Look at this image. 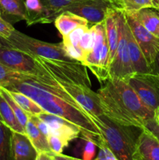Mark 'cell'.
<instances>
[{
  "label": "cell",
  "instance_id": "obj_42",
  "mask_svg": "<svg viewBox=\"0 0 159 160\" xmlns=\"http://www.w3.org/2000/svg\"><path fill=\"white\" fill-rule=\"evenodd\" d=\"M154 5H155V9H158L159 8V0H153Z\"/></svg>",
  "mask_w": 159,
  "mask_h": 160
},
{
  "label": "cell",
  "instance_id": "obj_2",
  "mask_svg": "<svg viewBox=\"0 0 159 160\" xmlns=\"http://www.w3.org/2000/svg\"><path fill=\"white\" fill-rule=\"evenodd\" d=\"M97 91L105 117L117 124L143 129L155 119V112L146 106L135 91L123 80L109 78Z\"/></svg>",
  "mask_w": 159,
  "mask_h": 160
},
{
  "label": "cell",
  "instance_id": "obj_43",
  "mask_svg": "<svg viewBox=\"0 0 159 160\" xmlns=\"http://www.w3.org/2000/svg\"><path fill=\"white\" fill-rule=\"evenodd\" d=\"M158 116H159V106H158V108H157V109H156V111H155V117H158Z\"/></svg>",
  "mask_w": 159,
  "mask_h": 160
},
{
  "label": "cell",
  "instance_id": "obj_26",
  "mask_svg": "<svg viewBox=\"0 0 159 160\" xmlns=\"http://www.w3.org/2000/svg\"><path fill=\"white\" fill-rule=\"evenodd\" d=\"M12 135V131L0 119V160H14Z\"/></svg>",
  "mask_w": 159,
  "mask_h": 160
},
{
  "label": "cell",
  "instance_id": "obj_16",
  "mask_svg": "<svg viewBox=\"0 0 159 160\" xmlns=\"http://www.w3.org/2000/svg\"><path fill=\"white\" fill-rule=\"evenodd\" d=\"M136 156L139 160H159V140L146 129L137 137Z\"/></svg>",
  "mask_w": 159,
  "mask_h": 160
},
{
  "label": "cell",
  "instance_id": "obj_28",
  "mask_svg": "<svg viewBox=\"0 0 159 160\" xmlns=\"http://www.w3.org/2000/svg\"><path fill=\"white\" fill-rule=\"evenodd\" d=\"M0 92L2 94L4 98H6L7 102L9 104L10 107L12 108L14 114H15L17 120H18L19 123L21 124V126L23 127L25 130V127H26V123H27L28 120H29V116H28L27 114L20 107V106L14 101L13 98L11 97V95H9V92H7L6 89L3 88H0Z\"/></svg>",
  "mask_w": 159,
  "mask_h": 160
},
{
  "label": "cell",
  "instance_id": "obj_9",
  "mask_svg": "<svg viewBox=\"0 0 159 160\" xmlns=\"http://www.w3.org/2000/svg\"><path fill=\"white\" fill-rule=\"evenodd\" d=\"M134 74L129 58L125 31V12H119V40L115 57L110 64V78L126 80Z\"/></svg>",
  "mask_w": 159,
  "mask_h": 160
},
{
  "label": "cell",
  "instance_id": "obj_45",
  "mask_svg": "<svg viewBox=\"0 0 159 160\" xmlns=\"http://www.w3.org/2000/svg\"><path fill=\"white\" fill-rule=\"evenodd\" d=\"M73 160H83V159H77V158H73Z\"/></svg>",
  "mask_w": 159,
  "mask_h": 160
},
{
  "label": "cell",
  "instance_id": "obj_32",
  "mask_svg": "<svg viewBox=\"0 0 159 160\" xmlns=\"http://www.w3.org/2000/svg\"><path fill=\"white\" fill-rule=\"evenodd\" d=\"M47 139H48V145H49L51 152L53 153H55V154L62 153L64 148H66L69 144H70V142L64 140L62 138L59 137V136L53 135V134H50L47 138Z\"/></svg>",
  "mask_w": 159,
  "mask_h": 160
},
{
  "label": "cell",
  "instance_id": "obj_40",
  "mask_svg": "<svg viewBox=\"0 0 159 160\" xmlns=\"http://www.w3.org/2000/svg\"><path fill=\"white\" fill-rule=\"evenodd\" d=\"M36 160H53L50 154L46 152H40L38 153L37 159Z\"/></svg>",
  "mask_w": 159,
  "mask_h": 160
},
{
  "label": "cell",
  "instance_id": "obj_38",
  "mask_svg": "<svg viewBox=\"0 0 159 160\" xmlns=\"http://www.w3.org/2000/svg\"><path fill=\"white\" fill-rule=\"evenodd\" d=\"M55 160H73V157H70V156H67L63 155L62 153L61 154H55V153H48Z\"/></svg>",
  "mask_w": 159,
  "mask_h": 160
},
{
  "label": "cell",
  "instance_id": "obj_46",
  "mask_svg": "<svg viewBox=\"0 0 159 160\" xmlns=\"http://www.w3.org/2000/svg\"><path fill=\"white\" fill-rule=\"evenodd\" d=\"M2 15V12H1V9H0V16Z\"/></svg>",
  "mask_w": 159,
  "mask_h": 160
},
{
  "label": "cell",
  "instance_id": "obj_31",
  "mask_svg": "<svg viewBox=\"0 0 159 160\" xmlns=\"http://www.w3.org/2000/svg\"><path fill=\"white\" fill-rule=\"evenodd\" d=\"M88 28V26H81L76 28L73 31H71L68 35L62 38V43L78 47L81 38Z\"/></svg>",
  "mask_w": 159,
  "mask_h": 160
},
{
  "label": "cell",
  "instance_id": "obj_39",
  "mask_svg": "<svg viewBox=\"0 0 159 160\" xmlns=\"http://www.w3.org/2000/svg\"><path fill=\"white\" fill-rule=\"evenodd\" d=\"M153 72L155 73L159 78V52H157V56H156L155 62H154V67H153Z\"/></svg>",
  "mask_w": 159,
  "mask_h": 160
},
{
  "label": "cell",
  "instance_id": "obj_48",
  "mask_svg": "<svg viewBox=\"0 0 159 160\" xmlns=\"http://www.w3.org/2000/svg\"><path fill=\"white\" fill-rule=\"evenodd\" d=\"M157 9V10H158V12H159V8H158V9Z\"/></svg>",
  "mask_w": 159,
  "mask_h": 160
},
{
  "label": "cell",
  "instance_id": "obj_29",
  "mask_svg": "<svg viewBox=\"0 0 159 160\" xmlns=\"http://www.w3.org/2000/svg\"><path fill=\"white\" fill-rule=\"evenodd\" d=\"M122 9L126 12H136L145 8H155L153 0H119Z\"/></svg>",
  "mask_w": 159,
  "mask_h": 160
},
{
  "label": "cell",
  "instance_id": "obj_7",
  "mask_svg": "<svg viewBox=\"0 0 159 160\" xmlns=\"http://www.w3.org/2000/svg\"><path fill=\"white\" fill-rule=\"evenodd\" d=\"M57 81L72 82L91 87L87 67L80 62L53 60L37 56H33Z\"/></svg>",
  "mask_w": 159,
  "mask_h": 160
},
{
  "label": "cell",
  "instance_id": "obj_3",
  "mask_svg": "<svg viewBox=\"0 0 159 160\" xmlns=\"http://www.w3.org/2000/svg\"><path fill=\"white\" fill-rule=\"evenodd\" d=\"M99 128L104 144L118 160H137L136 156V135L130 128L117 124L104 115L91 117Z\"/></svg>",
  "mask_w": 159,
  "mask_h": 160
},
{
  "label": "cell",
  "instance_id": "obj_25",
  "mask_svg": "<svg viewBox=\"0 0 159 160\" xmlns=\"http://www.w3.org/2000/svg\"><path fill=\"white\" fill-rule=\"evenodd\" d=\"M6 89V88H5ZM9 95H11L14 101L20 106V107L27 114L29 117L31 116H38L40 114L45 112L41 107L37 103H36L34 100L24 94L20 92H15V91H9Z\"/></svg>",
  "mask_w": 159,
  "mask_h": 160
},
{
  "label": "cell",
  "instance_id": "obj_22",
  "mask_svg": "<svg viewBox=\"0 0 159 160\" xmlns=\"http://www.w3.org/2000/svg\"><path fill=\"white\" fill-rule=\"evenodd\" d=\"M25 133L37 152H52L48 145L47 137L41 132L38 128L31 120L30 117L25 127Z\"/></svg>",
  "mask_w": 159,
  "mask_h": 160
},
{
  "label": "cell",
  "instance_id": "obj_8",
  "mask_svg": "<svg viewBox=\"0 0 159 160\" xmlns=\"http://www.w3.org/2000/svg\"><path fill=\"white\" fill-rule=\"evenodd\" d=\"M123 81L132 88L147 107L155 112L159 106V78L155 73H134Z\"/></svg>",
  "mask_w": 159,
  "mask_h": 160
},
{
  "label": "cell",
  "instance_id": "obj_23",
  "mask_svg": "<svg viewBox=\"0 0 159 160\" xmlns=\"http://www.w3.org/2000/svg\"><path fill=\"white\" fill-rule=\"evenodd\" d=\"M0 119L12 131L26 134L24 128L19 123L12 108L10 107L1 92H0Z\"/></svg>",
  "mask_w": 159,
  "mask_h": 160
},
{
  "label": "cell",
  "instance_id": "obj_12",
  "mask_svg": "<svg viewBox=\"0 0 159 160\" xmlns=\"http://www.w3.org/2000/svg\"><path fill=\"white\" fill-rule=\"evenodd\" d=\"M112 7L118 6L102 0H90L72 5L64 11H70L76 14L87 20L89 23H93L94 25L104 21L108 11Z\"/></svg>",
  "mask_w": 159,
  "mask_h": 160
},
{
  "label": "cell",
  "instance_id": "obj_34",
  "mask_svg": "<svg viewBox=\"0 0 159 160\" xmlns=\"http://www.w3.org/2000/svg\"><path fill=\"white\" fill-rule=\"evenodd\" d=\"M15 28L12 27V23L5 20L0 16V37L4 40H8L13 33Z\"/></svg>",
  "mask_w": 159,
  "mask_h": 160
},
{
  "label": "cell",
  "instance_id": "obj_14",
  "mask_svg": "<svg viewBox=\"0 0 159 160\" xmlns=\"http://www.w3.org/2000/svg\"><path fill=\"white\" fill-rule=\"evenodd\" d=\"M125 31H126L128 51H129V58H130L134 73L136 74H147V73H152V67L148 64L143 52L140 49L137 41L134 38L129 28V25L126 22V17H125Z\"/></svg>",
  "mask_w": 159,
  "mask_h": 160
},
{
  "label": "cell",
  "instance_id": "obj_27",
  "mask_svg": "<svg viewBox=\"0 0 159 160\" xmlns=\"http://www.w3.org/2000/svg\"><path fill=\"white\" fill-rule=\"evenodd\" d=\"M23 76V73L16 71L0 62V88H6L9 84L20 81Z\"/></svg>",
  "mask_w": 159,
  "mask_h": 160
},
{
  "label": "cell",
  "instance_id": "obj_19",
  "mask_svg": "<svg viewBox=\"0 0 159 160\" xmlns=\"http://www.w3.org/2000/svg\"><path fill=\"white\" fill-rule=\"evenodd\" d=\"M53 22L62 38L68 35L71 31L79 27L88 26L89 24L87 20L70 11L60 12Z\"/></svg>",
  "mask_w": 159,
  "mask_h": 160
},
{
  "label": "cell",
  "instance_id": "obj_5",
  "mask_svg": "<svg viewBox=\"0 0 159 160\" xmlns=\"http://www.w3.org/2000/svg\"><path fill=\"white\" fill-rule=\"evenodd\" d=\"M0 62L23 74L37 77L39 81L48 85L59 84L34 56L16 48L0 47Z\"/></svg>",
  "mask_w": 159,
  "mask_h": 160
},
{
  "label": "cell",
  "instance_id": "obj_11",
  "mask_svg": "<svg viewBox=\"0 0 159 160\" xmlns=\"http://www.w3.org/2000/svg\"><path fill=\"white\" fill-rule=\"evenodd\" d=\"M58 83L90 117L104 115L97 93L92 90L91 87L72 82L58 81Z\"/></svg>",
  "mask_w": 159,
  "mask_h": 160
},
{
  "label": "cell",
  "instance_id": "obj_15",
  "mask_svg": "<svg viewBox=\"0 0 159 160\" xmlns=\"http://www.w3.org/2000/svg\"><path fill=\"white\" fill-rule=\"evenodd\" d=\"M121 9V8L118 7L110 8L104 20L110 64L115 57L119 40V12Z\"/></svg>",
  "mask_w": 159,
  "mask_h": 160
},
{
  "label": "cell",
  "instance_id": "obj_35",
  "mask_svg": "<svg viewBox=\"0 0 159 160\" xmlns=\"http://www.w3.org/2000/svg\"><path fill=\"white\" fill-rule=\"evenodd\" d=\"M85 145L83 149V160H93L96 153L97 145L89 139H84Z\"/></svg>",
  "mask_w": 159,
  "mask_h": 160
},
{
  "label": "cell",
  "instance_id": "obj_10",
  "mask_svg": "<svg viewBox=\"0 0 159 160\" xmlns=\"http://www.w3.org/2000/svg\"><path fill=\"white\" fill-rule=\"evenodd\" d=\"M125 17L134 38L143 52L148 64L153 69L156 56L159 52V39L150 33L132 12H125Z\"/></svg>",
  "mask_w": 159,
  "mask_h": 160
},
{
  "label": "cell",
  "instance_id": "obj_4",
  "mask_svg": "<svg viewBox=\"0 0 159 160\" xmlns=\"http://www.w3.org/2000/svg\"><path fill=\"white\" fill-rule=\"evenodd\" d=\"M6 42L10 48L18 49L31 56H41L53 60L77 62L66 54L62 42L50 43L43 42L30 37L16 29Z\"/></svg>",
  "mask_w": 159,
  "mask_h": 160
},
{
  "label": "cell",
  "instance_id": "obj_21",
  "mask_svg": "<svg viewBox=\"0 0 159 160\" xmlns=\"http://www.w3.org/2000/svg\"><path fill=\"white\" fill-rule=\"evenodd\" d=\"M150 33L159 39V12L155 8H145L132 12Z\"/></svg>",
  "mask_w": 159,
  "mask_h": 160
},
{
  "label": "cell",
  "instance_id": "obj_13",
  "mask_svg": "<svg viewBox=\"0 0 159 160\" xmlns=\"http://www.w3.org/2000/svg\"><path fill=\"white\" fill-rule=\"evenodd\" d=\"M37 117L49 127L51 131L50 134L59 136L68 142L78 138L81 134L78 127L62 117L45 112Z\"/></svg>",
  "mask_w": 159,
  "mask_h": 160
},
{
  "label": "cell",
  "instance_id": "obj_44",
  "mask_svg": "<svg viewBox=\"0 0 159 160\" xmlns=\"http://www.w3.org/2000/svg\"><path fill=\"white\" fill-rule=\"evenodd\" d=\"M155 120H156V121L158 122V123H159V116H158V117H155Z\"/></svg>",
  "mask_w": 159,
  "mask_h": 160
},
{
  "label": "cell",
  "instance_id": "obj_6",
  "mask_svg": "<svg viewBox=\"0 0 159 160\" xmlns=\"http://www.w3.org/2000/svg\"><path fill=\"white\" fill-rule=\"evenodd\" d=\"M94 28L96 34L94 46L86 56L83 64L100 82H105L110 78V59L104 21L94 24Z\"/></svg>",
  "mask_w": 159,
  "mask_h": 160
},
{
  "label": "cell",
  "instance_id": "obj_18",
  "mask_svg": "<svg viewBox=\"0 0 159 160\" xmlns=\"http://www.w3.org/2000/svg\"><path fill=\"white\" fill-rule=\"evenodd\" d=\"M41 1L45 9V15H46L45 23H49L54 21L55 17L60 12H63L69 6L76 3L90 1V0H41ZM102 1L108 2L122 9L119 0H102Z\"/></svg>",
  "mask_w": 159,
  "mask_h": 160
},
{
  "label": "cell",
  "instance_id": "obj_20",
  "mask_svg": "<svg viewBox=\"0 0 159 160\" xmlns=\"http://www.w3.org/2000/svg\"><path fill=\"white\" fill-rule=\"evenodd\" d=\"M0 9L5 20L10 23L26 20L24 0H0Z\"/></svg>",
  "mask_w": 159,
  "mask_h": 160
},
{
  "label": "cell",
  "instance_id": "obj_37",
  "mask_svg": "<svg viewBox=\"0 0 159 160\" xmlns=\"http://www.w3.org/2000/svg\"><path fill=\"white\" fill-rule=\"evenodd\" d=\"M143 129H146L153 134L157 140H159V123L154 120H151L146 123Z\"/></svg>",
  "mask_w": 159,
  "mask_h": 160
},
{
  "label": "cell",
  "instance_id": "obj_41",
  "mask_svg": "<svg viewBox=\"0 0 159 160\" xmlns=\"http://www.w3.org/2000/svg\"><path fill=\"white\" fill-rule=\"evenodd\" d=\"M0 47H9V48H10L6 41L1 37H0Z\"/></svg>",
  "mask_w": 159,
  "mask_h": 160
},
{
  "label": "cell",
  "instance_id": "obj_17",
  "mask_svg": "<svg viewBox=\"0 0 159 160\" xmlns=\"http://www.w3.org/2000/svg\"><path fill=\"white\" fill-rule=\"evenodd\" d=\"M12 146L14 160H36L38 152L26 134L13 132Z\"/></svg>",
  "mask_w": 159,
  "mask_h": 160
},
{
  "label": "cell",
  "instance_id": "obj_33",
  "mask_svg": "<svg viewBox=\"0 0 159 160\" xmlns=\"http://www.w3.org/2000/svg\"><path fill=\"white\" fill-rule=\"evenodd\" d=\"M63 46L66 54L71 59L81 62L82 64L84 63V61L85 59V55L83 52L82 50L80 48L79 46H73V45H69V44H63Z\"/></svg>",
  "mask_w": 159,
  "mask_h": 160
},
{
  "label": "cell",
  "instance_id": "obj_47",
  "mask_svg": "<svg viewBox=\"0 0 159 160\" xmlns=\"http://www.w3.org/2000/svg\"><path fill=\"white\" fill-rule=\"evenodd\" d=\"M50 156H51V155H50ZM51 158H52V157H51ZM52 159H53V160H55L54 159H53V158H52Z\"/></svg>",
  "mask_w": 159,
  "mask_h": 160
},
{
  "label": "cell",
  "instance_id": "obj_1",
  "mask_svg": "<svg viewBox=\"0 0 159 160\" xmlns=\"http://www.w3.org/2000/svg\"><path fill=\"white\" fill-rule=\"evenodd\" d=\"M3 88L20 92L27 95L37 103L45 112L62 117L76 125L80 130L84 139L91 140L97 147L103 143L101 131L90 116L74 101L59 84L56 86L48 85L39 81L37 77L23 74L20 81Z\"/></svg>",
  "mask_w": 159,
  "mask_h": 160
},
{
  "label": "cell",
  "instance_id": "obj_24",
  "mask_svg": "<svg viewBox=\"0 0 159 160\" xmlns=\"http://www.w3.org/2000/svg\"><path fill=\"white\" fill-rule=\"evenodd\" d=\"M27 26L45 23V9L41 0H24Z\"/></svg>",
  "mask_w": 159,
  "mask_h": 160
},
{
  "label": "cell",
  "instance_id": "obj_49",
  "mask_svg": "<svg viewBox=\"0 0 159 160\" xmlns=\"http://www.w3.org/2000/svg\"><path fill=\"white\" fill-rule=\"evenodd\" d=\"M137 160H139V159H137Z\"/></svg>",
  "mask_w": 159,
  "mask_h": 160
},
{
  "label": "cell",
  "instance_id": "obj_36",
  "mask_svg": "<svg viewBox=\"0 0 159 160\" xmlns=\"http://www.w3.org/2000/svg\"><path fill=\"white\" fill-rule=\"evenodd\" d=\"M98 148H99L98 155L93 160H118L114 156L113 153L111 152V150L104 145V142Z\"/></svg>",
  "mask_w": 159,
  "mask_h": 160
},
{
  "label": "cell",
  "instance_id": "obj_30",
  "mask_svg": "<svg viewBox=\"0 0 159 160\" xmlns=\"http://www.w3.org/2000/svg\"><path fill=\"white\" fill-rule=\"evenodd\" d=\"M95 38H96L95 30L94 25H92L91 28H88L87 31L84 33L79 42L80 48L84 53L85 58L92 51L94 46Z\"/></svg>",
  "mask_w": 159,
  "mask_h": 160
}]
</instances>
